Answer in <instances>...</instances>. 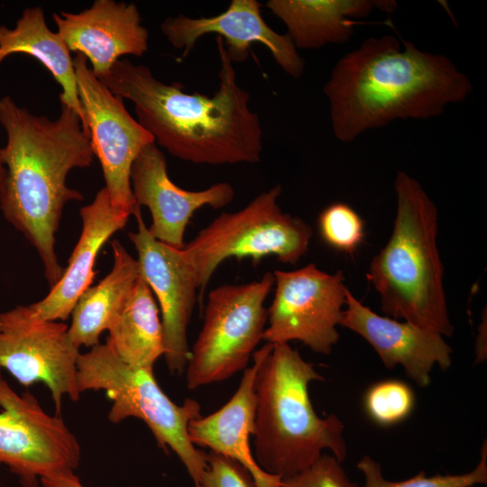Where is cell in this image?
<instances>
[{"label":"cell","mask_w":487,"mask_h":487,"mask_svg":"<svg viewBox=\"0 0 487 487\" xmlns=\"http://www.w3.org/2000/svg\"><path fill=\"white\" fill-rule=\"evenodd\" d=\"M111 245L112 270L80 296L71 313L69 335L78 348L100 344L101 334L121 312L141 276L137 259L119 241L114 240Z\"/></svg>","instance_id":"cell-22"},{"label":"cell","mask_w":487,"mask_h":487,"mask_svg":"<svg viewBox=\"0 0 487 487\" xmlns=\"http://www.w3.org/2000/svg\"><path fill=\"white\" fill-rule=\"evenodd\" d=\"M345 307L340 326L365 339L386 368L400 365L418 386L427 387L436 365L442 370L450 367L452 348L441 334L408 321L380 316L349 289Z\"/></svg>","instance_id":"cell-17"},{"label":"cell","mask_w":487,"mask_h":487,"mask_svg":"<svg viewBox=\"0 0 487 487\" xmlns=\"http://www.w3.org/2000/svg\"><path fill=\"white\" fill-rule=\"evenodd\" d=\"M79 215L81 234L67 268L45 298L28 306L40 319L65 321L69 318L78 299L94 280V266L102 246L125 226L130 216L112 205L105 187L90 204L81 207Z\"/></svg>","instance_id":"cell-19"},{"label":"cell","mask_w":487,"mask_h":487,"mask_svg":"<svg viewBox=\"0 0 487 487\" xmlns=\"http://www.w3.org/2000/svg\"><path fill=\"white\" fill-rule=\"evenodd\" d=\"M130 179L137 206L146 207L151 212L150 234L177 249L185 246L184 234L197 210L207 206L222 208L234 197V189L228 182L197 191L177 186L170 179L166 157L155 142L140 152L132 165Z\"/></svg>","instance_id":"cell-15"},{"label":"cell","mask_w":487,"mask_h":487,"mask_svg":"<svg viewBox=\"0 0 487 487\" xmlns=\"http://www.w3.org/2000/svg\"><path fill=\"white\" fill-rule=\"evenodd\" d=\"M0 124L7 137L3 147L6 177L0 209L35 248L46 280L53 286L64 271L55 252L63 208L68 202L84 198L67 186L66 179L71 170L92 164L90 138L79 116L63 104L59 117L51 120L5 96L0 98Z\"/></svg>","instance_id":"cell-3"},{"label":"cell","mask_w":487,"mask_h":487,"mask_svg":"<svg viewBox=\"0 0 487 487\" xmlns=\"http://www.w3.org/2000/svg\"><path fill=\"white\" fill-rule=\"evenodd\" d=\"M207 469L200 487H255L245 468L218 453H206Z\"/></svg>","instance_id":"cell-28"},{"label":"cell","mask_w":487,"mask_h":487,"mask_svg":"<svg viewBox=\"0 0 487 487\" xmlns=\"http://www.w3.org/2000/svg\"><path fill=\"white\" fill-rule=\"evenodd\" d=\"M52 17L69 51L83 54L97 78L121 56L141 57L148 50L149 32L133 3L96 0L79 13H53Z\"/></svg>","instance_id":"cell-16"},{"label":"cell","mask_w":487,"mask_h":487,"mask_svg":"<svg viewBox=\"0 0 487 487\" xmlns=\"http://www.w3.org/2000/svg\"><path fill=\"white\" fill-rule=\"evenodd\" d=\"M1 371H2V369H1V367H0V377H1Z\"/></svg>","instance_id":"cell-31"},{"label":"cell","mask_w":487,"mask_h":487,"mask_svg":"<svg viewBox=\"0 0 487 487\" xmlns=\"http://www.w3.org/2000/svg\"><path fill=\"white\" fill-rule=\"evenodd\" d=\"M77 382L80 393L106 392L113 400L110 421L119 423L128 418L143 421L158 446L171 450L195 487H200L207 469L206 452L198 449L188 435L189 423L201 416L198 401L187 399L182 405L176 404L159 386L153 370L126 364L106 342L79 354Z\"/></svg>","instance_id":"cell-6"},{"label":"cell","mask_w":487,"mask_h":487,"mask_svg":"<svg viewBox=\"0 0 487 487\" xmlns=\"http://www.w3.org/2000/svg\"><path fill=\"white\" fill-rule=\"evenodd\" d=\"M161 31L175 48L186 57L196 42L206 34H216L224 41L233 62H243L253 43L265 46L275 62L289 76L299 78L305 61L299 56L290 37L271 29L262 16L261 4L256 0H232L223 13L210 17L193 18L179 14L167 17Z\"/></svg>","instance_id":"cell-14"},{"label":"cell","mask_w":487,"mask_h":487,"mask_svg":"<svg viewBox=\"0 0 487 487\" xmlns=\"http://www.w3.org/2000/svg\"><path fill=\"white\" fill-rule=\"evenodd\" d=\"M317 225L324 243L345 253L353 254L364 237L363 219L345 203L336 202L324 208Z\"/></svg>","instance_id":"cell-26"},{"label":"cell","mask_w":487,"mask_h":487,"mask_svg":"<svg viewBox=\"0 0 487 487\" xmlns=\"http://www.w3.org/2000/svg\"><path fill=\"white\" fill-rule=\"evenodd\" d=\"M134 216L138 229L128 235L138 254L141 276L159 302L165 344L163 356L170 372L181 374L190 354L188 326L197 300L198 284L181 249L152 237L141 211Z\"/></svg>","instance_id":"cell-13"},{"label":"cell","mask_w":487,"mask_h":487,"mask_svg":"<svg viewBox=\"0 0 487 487\" xmlns=\"http://www.w3.org/2000/svg\"><path fill=\"white\" fill-rule=\"evenodd\" d=\"M14 54L33 57L51 72L62 89L60 104L74 110L89 136L78 97L73 58L58 32L48 27L41 6L25 8L14 28L0 24V66Z\"/></svg>","instance_id":"cell-21"},{"label":"cell","mask_w":487,"mask_h":487,"mask_svg":"<svg viewBox=\"0 0 487 487\" xmlns=\"http://www.w3.org/2000/svg\"><path fill=\"white\" fill-rule=\"evenodd\" d=\"M281 186L260 193L242 209L223 212L181 249L202 297L218 266L227 259L260 262L274 256L295 264L306 254L311 227L278 204Z\"/></svg>","instance_id":"cell-7"},{"label":"cell","mask_w":487,"mask_h":487,"mask_svg":"<svg viewBox=\"0 0 487 487\" xmlns=\"http://www.w3.org/2000/svg\"><path fill=\"white\" fill-rule=\"evenodd\" d=\"M43 487H85L74 472L41 479Z\"/></svg>","instance_id":"cell-29"},{"label":"cell","mask_w":487,"mask_h":487,"mask_svg":"<svg viewBox=\"0 0 487 487\" xmlns=\"http://www.w3.org/2000/svg\"><path fill=\"white\" fill-rule=\"evenodd\" d=\"M4 152L3 148H0V191L3 188L5 177H6V169L4 163Z\"/></svg>","instance_id":"cell-30"},{"label":"cell","mask_w":487,"mask_h":487,"mask_svg":"<svg viewBox=\"0 0 487 487\" xmlns=\"http://www.w3.org/2000/svg\"><path fill=\"white\" fill-rule=\"evenodd\" d=\"M108 332L106 343L130 366L153 370L154 363L164 355V334L159 307L142 276Z\"/></svg>","instance_id":"cell-23"},{"label":"cell","mask_w":487,"mask_h":487,"mask_svg":"<svg viewBox=\"0 0 487 487\" xmlns=\"http://www.w3.org/2000/svg\"><path fill=\"white\" fill-rule=\"evenodd\" d=\"M394 188L393 230L371 262L367 280L380 295L384 314L451 336L454 326L436 246L437 208L420 184L404 171L397 173Z\"/></svg>","instance_id":"cell-5"},{"label":"cell","mask_w":487,"mask_h":487,"mask_svg":"<svg viewBox=\"0 0 487 487\" xmlns=\"http://www.w3.org/2000/svg\"><path fill=\"white\" fill-rule=\"evenodd\" d=\"M341 463L333 455L323 454L307 469L283 478L281 487H359Z\"/></svg>","instance_id":"cell-27"},{"label":"cell","mask_w":487,"mask_h":487,"mask_svg":"<svg viewBox=\"0 0 487 487\" xmlns=\"http://www.w3.org/2000/svg\"><path fill=\"white\" fill-rule=\"evenodd\" d=\"M323 91L334 135L348 142L398 119L438 116L467 98L473 85L447 57L387 34L344 55Z\"/></svg>","instance_id":"cell-2"},{"label":"cell","mask_w":487,"mask_h":487,"mask_svg":"<svg viewBox=\"0 0 487 487\" xmlns=\"http://www.w3.org/2000/svg\"><path fill=\"white\" fill-rule=\"evenodd\" d=\"M272 344L266 343L253 354V363L244 370L240 384L230 400L216 411L193 419L188 435L196 446L207 447L239 463L250 473L255 487H281L282 478L264 472L251 449L254 430V381L262 358Z\"/></svg>","instance_id":"cell-18"},{"label":"cell","mask_w":487,"mask_h":487,"mask_svg":"<svg viewBox=\"0 0 487 487\" xmlns=\"http://www.w3.org/2000/svg\"><path fill=\"white\" fill-rule=\"evenodd\" d=\"M80 455L61 416L48 414L33 394H18L0 377V464L23 487H39V478L74 472Z\"/></svg>","instance_id":"cell-9"},{"label":"cell","mask_w":487,"mask_h":487,"mask_svg":"<svg viewBox=\"0 0 487 487\" xmlns=\"http://www.w3.org/2000/svg\"><path fill=\"white\" fill-rule=\"evenodd\" d=\"M274 286L268 271L259 280L209 291L204 321L184 370L188 390L220 382L247 368L267 325L265 300Z\"/></svg>","instance_id":"cell-8"},{"label":"cell","mask_w":487,"mask_h":487,"mask_svg":"<svg viewBox=\"0 0 487 487\" xmlns=\"http://www.w3.org/2000/svg\"><path fill=\"white\" fill-rule=\"evenodd\" d=\"M324 378L289 344H272L254 381L253 456L266 473L286 478L313 464L329 451L346 456L345 426L334 415L319 417L308 388Z\"/></svg>","instance_id":"cell-4"},{"label":"cell","mask_w":487,"mask_h":487,"mask_svg":"<svg viewBox=\"0 0 487 487\" xmlns=\"http://www.w3.org/2000/svg\"><path fill=\"white\" fill-rule=\"evenodd\" d=\"M357 466L364 476V487H473L487 482V446L484 441L477 465L462 474L427 476L422 471L413 477L395 482L384 478L380 464L369 455L363 456Z\"/></svg>","instance_id":"cell-24"},{"label":"cell","mask_w":487,"mask_h":487,"mask_svg":"<svg viewBox=\"0 0 487 487\" xmlns=\"http://www.w3.org/2000/svg\"><path fill=\"white\" fill-rule=\"evenodd\" d=\"M79 348L63 322L35 317L28 306L0 313V367L20 384L43 383L50 390L55 415L61 416L62 400L77 401Z\"/></svg>","instance_id":"cell-12"},{"label":"cell","mask_w":487,"mask_h":487,"mask_svg":"<svg viewBox=\"0 0 487 487\" xmlns=\"http://www.w3.org/2000/svg\"><path fill=\"white\" fill-rule=\"evenodd\" d=\"M266 7L287 28L295 48L313 50L347 42L354 28L374 7L392 12L393 1L370 0H270Z\"/></svg>","instance_id":"cell-20"},{"label":"cell","mask_w":487,"mask_h":487,"mask_svg":"<svg viewBox=\"0 0 487 487\" xmlns=\"http://www.w3.org/2000/svg\"><path fill=\"white\" fill-rule=\"evenodd\" d=\"M414 405L413 391L400 380L376 382L364 395L367 415L381 426H392L403 421L410 415Z\"/></svg>","instance_id":"cell-25"},{"label":"cell","mask_w":487,"mask_h":487,"mask_svg":"<svg viewBox=\"0 0 487 487\" xmlns=\"http://www.w3.org/2000/svg\"><path fill=\"white\" fill-rule=\"evenodd\" d=\"M73 62L79 101L94 155L101 164L105 188L116 209L134 216L141 207L132 191V165L146 145L155 142L154 139L129 114L124 99L94 75L83 54L76 53Z\"/></svg>","instance_id":"cell-11"},{"label":"cell","mask_w":487,"mask_h":487,"mask_svg":"<svg viewBox=\"0 0 487 487\" xmlns=\"http://www.w3.org/2000/svg\"><path fill=\"white\" fill-rule=\"evenodd\" d=\"M216 44L219 85L212 96L188 93L179 82L164 83L128 60H117L98 79L133 103L136 120L172 156L196 164L257 163L262 151L259 115L237 82L224 41L216 36Z\"/></svg>","instance_id":"cell-1"},{"label":"cell","mask_w":487,"mask_h":487,"mask_svg":"<svg viewBox=\"0 0 487 487\" xmlns=\"http://www.w3.org/2000/svg\"><path fill=\"white\" fill-rule=\"evenodd\" d=\"M272 272L274 297L267 309L262 340L270 344L299 341L314 353L329 354L339 339L337 326L348 290L343 272L330 274L314 263Z\"/></svg>","instance_id":"cell-10"}]
</instances>
